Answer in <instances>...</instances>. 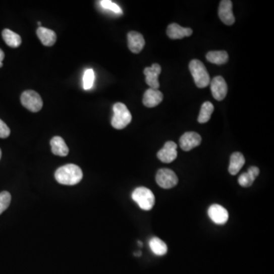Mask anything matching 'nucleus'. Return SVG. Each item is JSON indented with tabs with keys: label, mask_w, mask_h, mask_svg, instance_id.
Masks as SVG:
<instances>
[{
	"label": "nucleus",
	"mask_w": 274,
	"mask_h": 274,
	"mask_svg": "<svg viewBox=\"0 0 274 274\" xmlns=\"http://www.w3.org/2000/svg\"><path fill=\"white\" fill-rule=\"evenodd\" d=\"M37 24H38L39 26L41 27V22H37Z\"/></svg>",
	"instance_id": "7c9ffc66"
},
{
	"label": "nucleus",
	"mask_w": 274,
	"mask_h": 274,
	"mask_svg": "<svg viewBox=\"0 0 274 274\" xmlns=\"http://www.w3.org/2000/svg\"><path fill=\"white\" fill-rule=\"evenodd\" d=\"M210 220L217 225H224L229 220V212L221 205L212 204L208 209Z\"/></svg>",
	"instance_id": "f8f14e48"
},
{
	"label": "nucleus",
	"mask_w": 274,
	"mask_h": 274,
	"mask_svg": "<svg viewBox=\"0 0 274 274\" xmlns=\"http://www.w3.org/2000/svg\"><path fill=\"white\" fill-rule=\"evenodd\" d=\"M206 60L211 64L216 65H223L229 61V55L225 50H217V51H209L206 54Z\"/></svg>",
	"instance_id": "aec40b11"
},
{
	"label": "nucleus",
	"mask_w": 274,
	"mask_h": 274,
	"mask_svg": "<svg viewBox=\"0 0 274 274\" xmlns=\"http://www.w3.org/2000/svg\"><path fill=\"white\" fill-rule=\"evenodd\" d=\"M83 178L82 169L74 164H67L59 168L55 172V178L61 185H77Z\"/></svg>",
	"instance_id": "f257e3e1"
},
{
	"label": "nucleus",
	"mask_w": 274,
	"mask_h": 274,
	"mask_svg": "<svg viewBox=\"0 0 274 274\" xmlns=\"http://www.w3.org/2000/svg\"><path fill=\"white\" fill-rule=\"evenodd\" d=\"M4 58H5V53L0 49V68L4 66L3 65V61H4Z\"/></svg>",
	"instance_id": "c85d7f7f"
},
{
	"label": "nucleus",
	"mask_w": 274,
	"mask_h": 274,
	"mask_svg": "<svg viewBox=\"0 0 274 274\" xmlns=\"http://www.w3.org/2000/svg\"><path fill=\"white\" fill-rule=\"evenodd\" d=\"M163 94L158 90L149 88L145 91L143 103L146 107H154L162 101Z\"/></svg>",
	"instance_id": "4468645a"
},
{
	"label": "nucleus",
	"mask_w": 274,
	"mask_h": 274,
	"mask_svg": "<svg viewBox=\"0 0 274 274\" xmlns=\"http://www.w3.org/2000/svg\"><path fill=\"white\" fill-rule=\"evenodd\" d=\"M95 72L91 69L85 70L83 76V87L85 90H89L92 88L95 82Z\"/></svg>",
	"instance_id": "5701e85b"
},
{
	"label": "nucleus",
	"mask_w": 274,
	"mask_h": 274,
	"mask_svg": "<svg viewBox=\"0 0 274 274\" xmlns=\"http://www.w3.org/2000/svg\"><path fill=\"white\" fill-rule=\"evenodd\" d=\"M128 47L133 53H139L142 51L145 46V40L140 33L130 31L127 34Z\"/></svg>",
	"instance_id": "ddd939ff"
},
{
	"label": "nucleus",
	"mask_w": 274,
	"mask_h": 274,
	"mask_svg": "<svg viewBox=\"0 0 274 274\" xmlns=\"http://www.w3.org/2000/svg\"><path fill=\"white\" fill-rule=\"evenodd\" d=\"M21 102L22 105L30 112H38L43 107L41 97L37 92L33 90H27L21 95Z\"/></svg>",
	"instance_id": "39448f33"
},
{
	"label": "nucleus",
	"mask_w": 274,
	"mask_h": 274,
	"mask_svg": "<svg viewBox=\"0 0 274 274\" xmlns=\"http://www.w3.org/2000/svg\"><path fill=\"white\" fill-rule=\"evenodd\" d=\"M51 150L54 155L58 156H67L69 154V148L64 139L61 136H54L50 140Z\"/></svg>",
	"instance_id": "f3484780"
},
{
	"label": "nucleus",
	"mask_w": 274,
	"mask_h": 274,
	"mask_svg": "<svg viewBox=\"0 0 274 274\" xmlns=\"http://www.w3.org/2000/svg\"><path fill=\"white\" fill-rule=\"evenodd\" d=\"M150 249L152 252L158 256H163L167 253L168 247L163 241L158 238L154 237L149 240V242Z\"/></svg>",
	"instance_id": "412c9836"
},
{
	"label": "nucleus",
	"mask_w": 274,
	"mask_h": 274,
	"mask_svg": "<svg viewBox=\"0 0 274 274\" xmlns=\"http://www.w3.org/2000/svg\"><path fill=\"white\" fill-rule=\"evenodd\" d=\"M132 199L143 210H150L155 204V196L153 193L145 187L136 188L132 193Z\"/></svg>",
	"instance_id": "20e7f679"
},
{
	"label": "nucleus",
	"mask_w": 274,
	"mask_h": 274,
	"mask_svg": "<svg viewBox=\"0 0 274 274\" xmlns=\"http://www.w3.org/2000/svg\"><path fill=\"white\" fill-rule=\"evenodd\" d=\"M218 16L223 23L232 25L235 23L234 15L233 13V3L230 0H223L220 2L218 8Z\"/></svg>",
	"instance_id": "9d476101"
},
{
	"label": "nucleus",
	"mask_w": 274,
	"mask_h": 274,
	"mask_svg": "<svg viewBox=\"0 0 274 274\" xmlns=\"http://www.w3.org/2000/svg\"><path fill=\"white\" fill-rule=\"evenodd\" d=\"M254 181L255 180L248 172L242 173L239 178V184L241 186L243 187V188L251 187Z\"/></svg>",
	"instance_id": "a878e982"
},
{
	"label": "nucleus",
	"mask_w": 274,
	"mask_h": 274,
	"mask_svg": "<svg viewBox=\"0 0 274 274\" xmlns=\"http://www.w3.org/2000/svg\"><path fill=\"white\" fill-rule=\"evenodd\" d=\"M189 69L196 85L198 88H206L209 85L210 77L206 67L201 61L198 60H193L190 62Z\"/></svg>",
	"instance_id": "f03ea898"
},
{
	"label": "nucleus",
	"mask_w": 274,
	"mask_h": 274,
	"mask_svg": "<svg viewBox=\"0 0 274 274\" xmlns=\"http://www.w3.org/2000/svg\"><path fill=\"white\" fill-rule=\"evenodd\" d=\"M201 141V136L198 133L196 132H186L181 136L179 143L182 150L188 152L200 146Z\"/></svg>",
	"instance_id": "0eeeda50"
},
{
	"label": "nucleus",
	"mask_w": 274,
	"mask_h": 274,
	"mask_svg": "<svg viewBox=\"0 0 274 274\" xmlns=\"http://www.w3.org/2000/svg\"><path fill=\"white\" fill-rule=\"evenodd\" d=\"M176 143L172 141H169L166 143L162 149H160L157 153V157L160 161L164 163H171L176 159L178 156L177 152Z\"/></svg>",
	"instance_id": "1a4fd4ad"
},
{
	"label": "nucleus",
	"mask_w": 274,
	"mask_h": 274,
	"mask_svg": "<svg viewBox=\"0 0 274 274\" xmlns=\"http://www.w3.org/2000/svg\"><path fill=\"white\" fill-rule=\"evenodd\" d=\"M245 163V157L241 152H236L232 154L230 157V164L229 172L232 175H236L240 172Z\"/></svg>",
	"instance_id": "a211bd4d"
},
{
	"label": "nucleus",
	"mask_w": 274,
	"mask_h": 274,
	"mask_svg": "<svg viewBox=\"0 0 274 274\" xmlns=\"http://www.w3.org/2000/svg\"><path fill=\"white\" fill-rule=\"evenodd\" d=\"M100 5L104 10H110L117 14H122V10L120 8L119 6L117 5L115 3L112 2L110 0H102L100 1Z\"/></svg>",
	"instance_id": "393cba45"
},
{
	"label": "nucleus",
	"mask_w": 274,
	"mask_h": 274,
	"mask_svg": "<svg viewBox=\"0 0 274 274\" xmlns=\"http://www.w3.org/2000/svg\"><path fill=\"white\" fill-rule=\"evenodd\" d=\"M3 38L8 46L16 48L22 43V37L14 31L10 29H4L2 33Z\"/></svg>",
	"instance_id": "6ab92c4d"
},
{
	"label": "nucleus",
	"mask_w": 274,
	"mask_h": 274,
	"mask_svg": "<svg viewBox=\"0 0 274 274\" xmlns=\"http://www.w3.org/2000/svg\"><path fill=\"white\" fill-rule=\"evenodd\" d=\"M37 35L41 43L47 47H51L56 43L57 34L53 30L39 27L37 30Z\"/></svg>",
	"instance_id": "dca6fc26"
},
{
	"label": "nucleus",
	"mask_w": 274,
	"mask_h": 274,
	"mask_svg": "<svg viewBox=\"0 0 274 274\" xmlns=\"http://www.w3.org/2000/svg\"><path fill=\"white\" fill-rule=\"evenodd\" d=\"M158 186L164 189H171L176 186L178 178L176 174L169 169H161L157 172L155 177Z\"/></svg>",
	"instance_id": "423d86ee"
},
{
	"label": "nucleus",
	"mask_w": 274,
	"mask_h": 274,
	"mask_svg": "<svg viewBox=\"0 0 274 274\" xmlns=\"http://www.w3.org/2000/svg\"><path fill=\"white\" fill-rule=\"evenodd\" d=\"M248 173L255 180L256 178L258 176L259 173H260V170H259L258 168L256 167V166H252V167H250L249 169H248Z\"/></svg>",
	"instance_id": "cd10ccee"
},
{
	"label": "nucleus",
	"mask_w": 274,
	"mask_h": 274,
	"mask_svg": "<svg viewBox=\"0 0 274 274\" xmlns=\"http://www.w3.org/2000/svg\"><path fill=\"white\" fill-rule=\"evenodd\" d=\"M161 72V68L159 64H153L151 67L145 68L144 73L146 76V84L152 89L158 90L160 84L158 82V76Z\"/></svg>",
	"instance_id": "9b49d317"
},
{
	"label": "nucleus",
	"mask_w": 274,
	"mask_h": 274,
	"mask_svg": "<svg viewBox=\"0 0 274 274\" xmlns=\"http://www.w3.org/2000/svg\"><path fill=\"white\" fill-rule=\"evenodd\" d=\"M193 31L190 28H183L176 23H172L169 25L167 28V35L171 39H182L185 37L192 35Z\"/></svg>",
	"instance_id": "2eb2a0df"
},
{
	"label": "nucleus",
	"mask_w": 274,
	"mask_h": 274,
	"mask_svg": "<svg viewBox=\"0 0 274 274\" xmlns=\"http://www.w3.org/2000/svg\"><path fill=\"white\" fill-rule=\"evenodd\" d=\"M12 196L8 191L0 193V215L8 209L11 203Z\"/></svg>",
	"instance_id": "b1692460"
},
{
	"label": "nucleus",
	"mask_w": 274,
	"mask_h": 274,
	"mask_svg": "<svg viewBox=\"0 0 274 274\" xmlns=\"http://www.w3.org/2000/svg\"><path fill=\"white\" fill-rule=\"evenodd\" d=\"M1 158H2V151L0 149V159H1Z\"/></svg>",
	"instance_id": "c756f323"
},
{
	"label": "nucleus",
	"mask_w": 274,
	"mask_h": 274,
	"mask_svg": "<svg viewBox=\"0 0 274 274\" xmlns=\"http://www.w3.org/2000/svg\"><path fill=\"white\" fill-rule=\"evenodd\" d=\"M212 96L217 101H223L228 92V86L226 80L222 76H215L210 82Z\"/></svg>",
	"instance_id": "6e6552de"
},
{
	"label": "nucleus",
	"mask_w": 274,
	"mask_h": 274,
	"mask_svg": "<svg viewBox=\"0 0 274 274\" xmlns=\"http://www.w3.org/2000/svg\"><path fill=\"white\" fill-rule=\"evenodd\" d=\"M214 111L213 104L209 101H206L202 104L201 109H200V115H199L198 121L200 124H204L208 122L210 120L211 115Z\"/></svg>",
	"instance_id": "4be33fe9"
},
{
	"label": "nucleus",
	"mask_w": 274,
	"mask_h": 274,
	"mask_svg": "<svg viewBox=\"0 0 274 274\" xmlns=\"http://www.w3.org/2000/svg\"><path fill=\"white\" fill-rule=\"evenodd\" d=\"M10 133H11V131H10V127L7 125L4 121L0 119V138H7L10 136Z\"/></svg>",
	"instance_id": "bb28decb"
},
{
	"label": "nucleus",
	"mask_w": 274,
	"mask_h": 274,
	"mask_svg": "<svg viewBox=\"0 0 274 274\" xmlns=\"http://www.w3.org/2000/svg\"><path fill=\"white\" fill-rule=\"evenodd\" d=\"M114 116L112 125L114 128L122 130L127 127L132 121V115L125 104L118 102L113 106Z\"/></svg>",
	"instance_id": "7ed1b4c3"
}]
</instances>
